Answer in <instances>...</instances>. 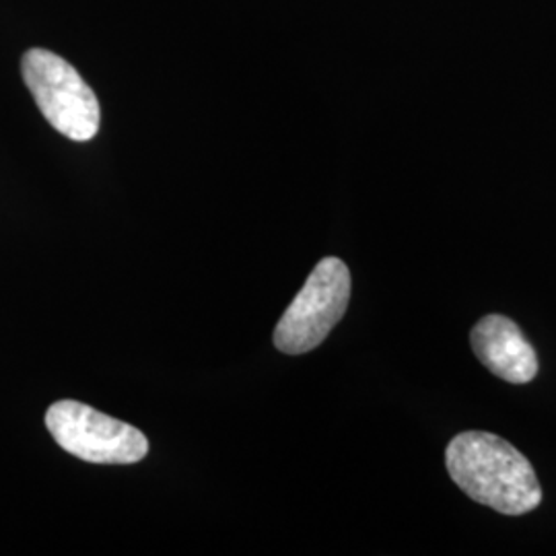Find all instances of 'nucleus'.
<instances>
[{
	"instance_id": "obj_1",
	"label": "nucleus",
	"mask_w": 556,
	"mask_h": 556,
	"mask_svg": "<svg viewBox=\"0 0 556 556\" xmlns=\"http://www.w3.org/2000/svg\"><path fill=\"white\" fill-rule=\"evenodd\" d=\"M445 466L468 497L498 514L523 516L542 501V489L528 457L493 433H459L447 445Z\"/></svg>"
},
{
	"instance_id": "obj_2",
	"label": "nucleus",
	"mask_w": 556,
	"mask_h": 556,
	"mask_svg": "<svg viewBox=\"0 0 556 556\" xmlns=\"http://www.w3.org/2000/svg\"><path fill=\"white\" fill-rule=\"evenodd\" d=\"M21 73L43 118L62 137L87 142L98 135L100 101L71 62L50 50L31 48L23 54Z\"/></svg>"
},
{
	"instance_id": "obj_3",
	"label": "nucleus",
	"mask_w": 556,
	"mask_h": 556,
	"mask_svg": "<svg viewBox=\"0 0 556 556\" xmlns=\"http://www.w3.org/2000/svg\"><path fill=\"white\" fill-rule=\"evenodd\" d=\"M351 301V273L338 258H324L305 280L275 330L285 355H305L319 346L344 316Z\"/></svg>"
},
{
	"instance_id": "obj_4",
	"label": "nucleus",
	"mask_w": 556,
	"mask_h": 556,
	"mask_svg": "<svg viewBox=\"0 0 556 556\" xmlns=\"http://www.w3.org/2000/svg\"><path fill=\"white\" fill-rule=\"evenodd\" d=\"M46 427L64 452L91 464H137L149 454V441L139 429L77 400L52 404Z\"/></svg>"
},
{
	"instance_id": "obj_5",
	"label": "nucleus",
	"mask_w": 556,
	"mask_h": 556,
	"mask_svg": "<svg viewBox=\"0 0 556 556\" xmlns=\"http://www.w3.org/2000/svg\"><path fill=\"white\" fill-rule=\"evenodd\" d=\"M470 342L480 363L509 383H528L536 378L534 346L523 337L514 319L486 316L472 328Z\"/></svg>"
}]
</instances>
